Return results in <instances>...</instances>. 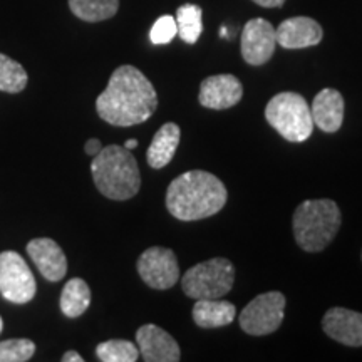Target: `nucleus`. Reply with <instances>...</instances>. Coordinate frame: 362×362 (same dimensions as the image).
<instances>
[{
    "label": "nucleus",
    "mask_w": 362,
    "mask_h": 362,
    "mask_svg": "<svg viewBox=\"0 0 362 362\" xmlns=\"http://www.w3.org/2000/svg\"><path fill=\"white\" fill-rule=\"evenodd\" d=\"M158 107V94L149 79L134 66H121L96 99L99 117L112 126L141 124Z\"/></svg>",
    "instance_id": "f257e3e1"
},
{
    "label": "nucleus",
    "mask_w": 362,
    "mask_h": 362,
    "mask_svg": "<svg viewBox=\"0 0 362 362\" xmlns=\"http://www.w3.org/2000/svg\"><path fill=\"white\" fill-rule=\"evenodd\" d=\"M228 192L223 181L203 170H192L170 183L166 208L176 220L197 221L218 214Z\"/></svg>",
    "instance_id": "f03ea898"
},
{
    "label": "nucleus",
    "mask_w": 362,
    "mask_h": 362,
    "mask_svg": "<svg viewBox=\"0 0 362 362\" xmlns=\"http://www.w3.org/2000/svg\"><path fill=\"white\" fill-rule=\"evenodd\" d=\"M96 188L110 200H129L141 188L138 161L129 149L117 144L103 148L90 163Z\"/></svg>",
    "instance_id": "7ed1b4c3"
},
{
    "label": "nucleus",
    "mask_w": 362,
    "mask_h": 362,
    "mask_svg": "<svg viewBox=\"0 0 362 362\" xmlns=\"http://www.w3.org/2000/svg\"><path fill=\"white\" fill-rule=\"evenodd\" d=\"M341 210L332 200H305L293 214V237L305 252H322L341 228Z\"/></svg>",
    "instance_id": "20e7f679"
},
{
    "label": "nucleus",
    "mask_w": 362,
    "mask_h": 362,
    "mask_svg": "<svg viewBox=\"0 0 362 362\" xmlns=\"http://www.w3.org/2000/svg\"><path fill=\"white\" fill-rule=\"evenodd\" d=\"M269 124L284 139L291 143H304L314 131V119L305 98L297 93H280L265 107Z\"/></svg>",
    "instance_id": "39448f33"
},
{
    "label": "nucleus",
    "mask_w": 362,
    "mask_h": 362,
    "mask_svg": "<svg viewBox=\"0 0 362 362\" xmlns=\"http://www.w3.org/2000/svg\"><path fill=\"white\" fill-rule=\"evenodd\" d=\"M235 267L223 257H216L187 270L181 277V287L189 298H221L232 291Z\"/></svg>",
    "instance_id": "423d86ee"
},
{
    "label": "nucleus",
    "mask_w": 362,
    "mask_h": 362,
    "mask_svg": "<svg viewBox=\"0 0 362 362\" xmlns=\"http://www.w3.org/2000/svg\"><path fill=\"white\" fill-rule=\"evenodd\" d=\"M35 279L27 262L17 252L0 253V293L13 304H27L35 297Z\"/></svg>",
    "instance_id": "0eeeda50"
},
{
    "label": "nucleus",
    "mask_w": 362,
    "mask_h": 362,
    "mask_svg": "<svg viewBox=\"0 0 362 362\" xmlns=\"http://www.w3.org/2000/svg\"><path fill=\"white\" fill-rule=\"evenodd\" d=\"M285 296L267 292L255 297L240 314V327L250 336H267L275 332L284 320Z\"/></svg>",
    "instance_id": "6e6552de"
},
{
    "label": "nucleus",
    "mask_w": 362,
    "mask_h": 362,
    "mask_svg": "<svg viewBox=\"0 0 362 362\" xmlns=\"http://www.w3.org/2000/svg\"><path fill=\"white\" fill-rule=\"evenodd\" d=\"M139 277L148 287L168 291L180 279V265L173 250L165 247H151L141 253L136 264Z\"/></svg>",
    "instance_id": "1a4fd4ad"
},
{
    "label": "nucleus",
    "mask_w": 362,
    "mask_h": 362,
    "mask_svg": "<svg viewBox=\"0 0 362 362\" xmlns=\"http://www.w3.org/2000/svg\"><path fill=\"white\" fill-rule=\"evenodd\" d=\"M277 47L274 25L265 19L248 21L242 30V57L247 64L262 66L269 62Z\"/></svg>",
    "instance_id": "9d476101"
},
{
    "label": "nucleus",
    "mask_w": 362,
    "mask_h": 362,
    "mask_svg": "<svg viewBox=\"0 0 362 362\" xmlns=\"http://www.w3.org/2000/svg\"><path fill=\"white\" fill-rule=\"evenodd\" d=\"M139 356L146 362H178L181 351L178 342L155 324L141 325L136 332Z\"/></svg>",
    "instance_id": "9b49d317"
},
{
    "label": "nucleus",
    "mask_w": 362,
    "mask_h": 362,
    "mask_svg": "<svg viewBox=\"0 0 362 362\" xmlns=\"http://www.w3.org/2000/svg\"><path fill=\"white\" fill-rule=\"evenodd\" d=\"M243 86L232 74L210 76L200 86L198 101L206 110H228L242 101Z\"/></svg>",
    "instance_id": "f8f14e48"
},
{
    "label": "nucleus",
    "mask_w": 362,
    "mask_h": 362,
    "mask_svg": "<svg viewBox=\"0 0 362 362\" xmlns=\"http://www.w3.org/2000/svg\"><path fill=\"white\" fill-rule=\"evenodd\" d=\"M322 329L330 339L351 347H362V314L356 310L332 307L325 312Z\"/></svg>",
    "instance_id": "ddd939ff"
},
{
    "label": "nucleus",
    "mask_w": 362,
    "mask_h": 362,
    "mask_svg": "<svg viewBox=\"0 0 362 362\" xmlns=\"http://www.w3.org/2000/svg\"><path fill=\"white\" fill-rule=\"evenodd\" d=\"M27 253L44 279L59 282L67 274V259L62 248L52 238H34L27 245Z\"/></svg>",
    "instance_id": "4468645a"
},
{
    "label": "nucleus",
    "mask_w": 362,
    "mask_h": 362,
    "mask_svg": "<svg viewBox=\"0 0 362 362\" xmlns=\"http://www.w3.org/2000/svg\"><path fill=\"white\" fill-rule=\"evenodd\" d=\"M277 44L284 49H305L322 40V27L310 17H291L284 21L277 29Z\"/></svg>",
    "instance_id": "2eb2a0df"
},
{
    "label": "nucleus",
    "mask_w": 362,
    "mask_h": 362,
    "mask_svg": "<svg viewBox=\"0 0 362 362\" xmlns=\"http://www.w3.org/2000/svg\"><path fill=\"white\" fill-rule=\"evenodd\" d=\"M312 119L324 133H336L344 121V98L337 89L325 88L312 103Z\"/></svg>",
    "instance_id": "dca6fc26"
},
{
    "label": "nucleus",
    "mask_w": 362,
    "mask_h": 362,
    "mask_svg": "<svg viewBox=\"0 0 362 362\" xmlns=\"http://www.w3.org/2000/svg\"><path fill=\"white\" fill-rule=\"evenodd\" d=\"M235 315V305L221 298H198L193 307V320L202 329L225 327L233 322Z\"/></svg>",
    "instance_id": "f3484780"
},
{
    "label": "nucleus",
    "mask_w": 362,
    "mask_h": 362,
    "mask_svg": "<svg viewBox=\"0 0 362 362\" xmlns=\"http://www.w3.org/2000/svg\"><path fill=\"white\" fill-rule=\"evenodd\" d=\"M181 131L178 124L166 123L163 124L153 138L146 153V161L151 168L161 170L173 160L176 149L180 146Z\"/></svg>",
    "instance_id": "a211bd4d"
},
{
    "label": "nucleus",
    "mask_w": 362,
    "mask_h": 362,
    "mask_svg": "<svg viewBox=\"0 0 362 362\" xmlns=\"http://www.w3.org/2000/svg\"><path fill=\"white\" fill-rule=\"evenodd\" d=\"M90 304V288L83 279H71L61 293V310L66 317L83 315Z\"/></svg>",
    "instance_id": "6ab92c4d"
},
{
    "label": "nucleus",
    "mask_w": 362,
    "mask_h": 362,
    "mask_svg": "<svg viewBox=\"0 0 362 362\" xmlns=\"http://www.w3.org/2000/svg\"><path fill=\"white\" fill-rule=\"evenodd\" d=\"M69 7L81 21L101 22L116 16L119 0H69Z\"/></svg>",
    "instance_id": "aec40b11"
},
{
    "label": "nucleus",
    "mask_w": 362,
    "mask_h": 362,
    "mask_svg": "<svg viewBox=\"0 0 362 362\" xmlns=\"http://www.w3.org/2000/svg\"><path fill=\"white\" fill-rule=\"evenodd\" d=\"M203 11L194 4H185L176 11V27H178V37L187 44H197L203 33Z\"/></svg>",
    "instance_id": "412c9836"
},
{
    "label": "nucleus",
    "mask_w": 362,
    "mask_h": 362,
    "mask_svg": "<svg viewBox=\"0 0 362 362\" xmlns=\"http://www.w3.org/2000/svg\"><path fill=\"white\" fill-rule=\"evenodd\" d=\"M96 356L103 362H136L139 357V349L134 342L126 339H112L99 344Z\"/></svg>",
    "instance_id": "4be33fe9"
},
{
    "label": "nucleus",
    "mask_w": 362,
    "mask_h": 362,
    "mask_svg": "<svg viewBox=\"0 0 362 362\" xmlns=\"http://www.w3.org/2000/svg\"><path fill=\"white\" fill-rule=\"evenodd\" d=\"M27 72L19 62L0 54V90L4 93H21L27 86Z\"/></svg>",
    "instance_id": "5701e85b"
},
{
    "label": "nucleus",
    "mask_w": 362,
    "mask_h": 362,
    "mask_svg": "<svg viewBox=\"0 0 362 362\" xmlns=\"http://www.w3.org/2000/svg\"><path fill=\"white\" fill-rule=\"evenodd\" d=\"M34 352L35 344L29 339H7L0 342V362H25Z\"/></svg>",
    "instance_id": "b1692460"
},
{
    "label": "nucleus",
    "mask_w": 362,
    "mask_h": 362,
    "mask_svg": "<svg viewBox=\"0 0 362 362\" xmlns=\"http://www.w3.org/2000/svg\"><path fill=\"white\" fill-rule=\"evenodd\" d=\"M176 35H178V27L173 16H161L149 30V39L155 45L170 44Z\"/></svg>",
    "instance_id": "393cba45"
},
{
    "label": "nucleus",
    "mask_w": 362,
    "mask_h": 362,
    "mask_svg": "<svg viewBox=\"0 0 362 362\" xmlns=\"http://www.w3.org/2000/svg\"><path fill=\"white\" fill-rule=\"evenodd\" d=\"M101 149H103V144H101V141H99V139H89V141L86 143V146H84V151L90 156H96L98 153L101 151Z\"/></svg>",
    "instance_id": "a878e982"
},
{
    "label": "nucleus",
    "mask_w": 362,
    "mask_h": 362,
    "mask_svg": "<svg viewBox=\"0 0 362 362\" xmlns=\"http://www.w3.org/2000/svg\"><path fill=\"white\" fill-rule=\"evenodd\" d=\"M252 2L259 4L260 7L274 8V7H282L285 4V0H252Z\"/></svg>",
    "instance_id": "bb28decb"
},
{
    "label": "nucleus",
    "mask_w": 362,
    "mask_h": 362,
    "mask_svg": "<svg viewBox=\"0 0 362 362\" xmlns=\"http://www.w3.org/2000/svg\"><path fill=\"white\" fill-rule=\"evenodd\" d=\"M83 356L76 351H67L64 356H62V362H83Z\"/></svg>",
    "instance_id": "cd10ccee"
},
{
    "label": "nucleus",
    "mask_w": 362,
    "mask_h": 362,
    "mask_svg": "<svg viewBox=\"0 0 362 362\" xmlns=\"http://www.w3.org/2000/svg\"><path fill=\"white\" fill-rule=\"evenodd\" d=\"M124 148L129 149V151H133L134 148H138V141H136V139H128V141L124 143Z\"/></svg>",
    "instance_id": "c85d7f7f"
},
{
    "label": "nucleus",
    "mask_w": 362,
    "mask_h": 362,
    "mask_svg": "<svg viewBox=\"0 0 362 362\" xmlns=\"http://www.w3.org/2000/svg\"><path fill=\"white\" fill-rule=\"evenodd\" d=\"M2 329H4V320H2V317H0V332H2Z\"/></svg>",
    "instance_id": "c756f323"
}]
</instances>
